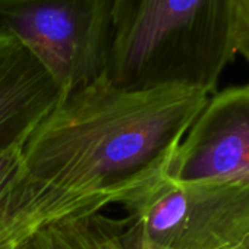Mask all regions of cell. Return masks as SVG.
I'll return each instance as SVG.
<instances>
[{
    "mask_svg": "<svg viewBox=\"0 0 249 249\" xmlns=\"http://www.w3.org/2000/svg\"><path fill=\"white\" fill-rule=\"evenodd\" d=\"M191 87L126 89L104 75L59 100L22 147L28 180L88 214L166 175L208 97Z\"/></svg>",
    "mask_w": 249,
    "mask_h": 249,
    "instance_id": "6da1fadb",
    "label": "cell"
},
{
    "mask_svg": "<svg viewBox=\"0 0 249 249\" xmlns=\"http://www.w3.org/2000/svg\"><path fill=\"white\" fill-rule=\"evenodd\" d=\"M234 0H110L104 78L126 89L191 87L213 94L234 59Z\"/></svg>",
    "mask_w": 249,
    "mask_h": 249,
    "instance_id": "7a4b0ae2",
    "label": "cell"
},
{
    "mask_svg": "<svg viewBox=\"0 0 249 249\" xmlns=\"http://www.w3.org/2000/svg\"><path fill=\"white\" fill-rule=\"evenodd\" d=\"M122 207L124 249H249V175L202 182L163 175Z\"/></svg>",
    "mask_w": 249,
    "mask_h": 249,
    "instance_id": "3957f363",
    "label": "cell"
},
{
    "mask_svg": "<svg viewBox=\"0 0 249 249\" xmlns=\"http://www.w3.org/2000/svg\"><path fill=\"white\" fill-rule=\"evenodd\" d=\"M0 30L44 68L65 97L106 72L110 0H0Z\"/></svg>",
    "mask_w": 249,
    "mask_h": 249,
    "instance_id": "277c9868",
    "label": "cell"
},
{
    "mask_svg": "<svg viewBox=\"0 0 249 249\" xmlns=\"http://www.w3.org/2000/svg\"><path fill=\"white\" fill-rule=\"evenodd\" d=\"M249 175V84L208 97L167 166L175 182Z\"/></svg>",
    "mask_w": 249,
    "mask_h": 249,
    "instance_id": "5b68a950",
    "label": "cell"
},
{
    "mask_svg": "<svg viewBox=\"0 0 249 249\" xmlns=\"http://www.w3.org/2000/svg\"><path fill=\"white\" fill-rule=\"evenodd\" d=\"M60 98L44 68L0 30V151L27 138Z\"/></svg>",
    "mask_w": 249,
    "mask_h": 249,
    "instance_id": "8992f818",
    "label": "cell"
},
{
    "mask_svg": "<svg viewBox=\"0 0 249 249\" xmlns=\"http://www.w3.org/2000/svg\"><path fill=\"white\" fill-rule=\"evenodd\" d=\"M24 140L0 151V245L19 242L37 229L66 217L91 215L43 194L25 173Z\"/></svg>",
    "mask_w": 249,
    "mask_h": 249,
    "instance_id": "52a82bcc",
    "label": "cell"
},
{
    "mask_svg": "<svg viewBox=\"0 0 249 249\" xmlns=\"http://www.w3.org/2000/svg\"><path fill=\"white\" fill-rule=\"evenodd\" d=\"M91 215L52 221L19 240L15 249H100L91 229Z\"/></svg>",
    "mask_w": 249,
    "mask_h": 249,
    "instance_id": "ba28073f",
    "label": "cell"
},
{
    "mask_svg": "<svg viewBox=\"0 0 249 249\" xmlns=\"http://www.w3.org/2000/svg\"><path fill=\"white\" fill-rule=\"evenodd\" d=\"M233 47L249 62V0L233 2Z\"/></svg>",
    "mask_w": 249,
    "mask_h": 249,
    "instance_id": "9c48e42d",
    "label": "cell"
},
{
    "mask_svg": "<svg viewBox=\"0 0 249 249\" xmlns=\"http://www.w3.org/2000/svg\"><path fill=\"white\" fill-rule=\"evenodd\" d=\"M91 229L100 249H124L117 234V218L95 213L91 215Z\"/></svg>",
    "mask_w": 249,
    "mask_h": 249,
    "instance_id": "30bf717a",
    "label": "cell"
},
{
    "mask_svg": "<svg viewBox=\"0 0 249 249\" xmlns=\"http://www.w3.org/2000/svg\"><path fill=\"white\" fill-rule=\"evenodd\" d=\"M18 242H11V243H5V245H0V249H15Z\"/></svg>",
    "mask_w": 249,
    "mask_h": 249,
    "instance_id": "8fae6325",
    "label": "cell"
}]
</instances>
